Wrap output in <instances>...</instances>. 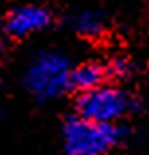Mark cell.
<instances>
[{
	"mask_svg": "<svg viewBox=\"0 0 149 155\" xmlns=\"http://www.w3.org/2000/svg\"><path fill=\"white\" fill-rule=\"evenodd\" d=\"M131 136L128 124H98L71 112L61 122L65 155H112Z\"/></svg>",
	"mask_w": 149,
	"mask_h": 155,
	"instance_id": "cell-1",
	"label": "cell"
},
{
	"mask_svg": "<svg viewBox=\"0 0 149 155\" xmlns=\"http://www.w3.org/2000/svg\"><path fill=\"white\" fill-rule=\"evenodd\" d=\"M69 55L57 49H41L24 69V88L37 102H51L71 92Z\"/></svg>",
	"mask_w": 149,
	"mask_h": 155,
	"instance_id": "cell-2",
	"label": "cell"
},
{
	"mask_svg": "<svg viewBox=\"0 0 149 155\" xmlns=\"http://www.w3.org/2000/svg\"><path fill=\"white\" fill-rule=\"evenodd\" d=\"M141 100L120 84L108 83L75 96V114L98 124H126L141 110Z\"/></svg>",
	"mask_w": 149,
	"mask_h": 155,
	"instance_id": "cell-3",
	"label": "cell"
},
{
	"mask_svg": "<svg viewBox=\"0 0 149 155\" xmlns=\"http://www.w3.org/2000/svg\"><path fill=\"white\" fill-rule=\"evenodd\" d=\"M53 20H55V14L49 6L22 4V6L8 10V14L4 16V22H2V30L8 38L22 39L47 30L53 24Z\"/></svg>",
	"mask_w": 149,
	"mask_h": 155,
	"instance_id": "cell-4",
	"label": "cell"
},
{
	"mask_svg": "<svg viewBox=\"0 0 149 155\" xmlns=\"http://www.w3.org/2000/svg\"><path fill=\"white\" fill-rule=\"evenodd\" d=\"M108 83H110V75H108L106 61L88 59V61L73 65V71H71V92L75 96L88 92V91H94L98 87H104Z\"/></svg>",
	"mask_w": 149,
	"mask_h": 155,
	"instance_id": "cell-5",
	"label": "cell"
},
{
	"mask_svg": "<svg viewBox=\"0 0 149 155\" xmlns=\"http://www.w3.org/2000/svg\"><path fill=\"white\" fill-rule=\"evenodd\" d=\"M71 28L84 39H98L108 30V18L100 10H79L71 16Z\"/></svg>",
	"mask_w": 149,
	"mask_h": 155,
	"instance_id": "cell-6",
	"label": "cell"
},
{
	"mask_svg": "<svg viewBox=\"0 0 149 155\" xmlns=\"http://www.w3.org/2000/svg\"><path fill=\"white\" fill-rule=\"evenodd\" d=\"M106 65H108L110 83H114V84H118L120 81L130 79V77L134 75V69H135L130 57H124V55H122V57L116 55V57H112V59H108Z\"/></svg>",
	"mask_w": 149,
	"mask_h": 155,
	"instance_id": "cell-7",
	"label": "cell"
},
{
	"mask_svg": "<svg viewBox=\"0 0 149 155\" xmlns=\"http://www.w3.org/2000/svg\"><path fill=\"white\" fill-rule=\"evenodd\" d=\"M0 118H2V108H0Z\"/></svg>",
	"mask_w": 149,
	"mask_h": 155,
	"instance_id": "cell-8",
	"label": "cell"
}]
</instances>
